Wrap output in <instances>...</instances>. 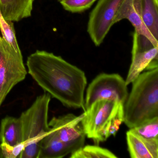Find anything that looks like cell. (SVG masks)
Listing matches in <instances>:
<instances>
[{
	"mask_svg": "<svg viewBox=\"0 0 158 158\" xmlns=\"http://www.w3.org/2000/svg\"><path fill=\"white\" fill-rule=\"evenodd\" d=\"M34 0H0V12L7 21L18 22L30 17Z\"/></svg>",
	"mask_w": 158,
	"mask_h": 158,
	"instance_id": "13",
	"label": "cell"
},
{
	"mask_svg": "<svg viewBox=\"0 0 158 158\" xmlns=\"http://www.w3.org/2000/svg\"><path fill=\"white\" fill-rule=\"evenodd\" d=\"M128 93L125 80L118 74L101 73L88 87L85 98L84 111L98 100H108L123 105Z\"/></svg>",
	"mask_w": 158,
	"mask_h": 158,
	"instance_id": "5",
	"label": "cell"
},
{
	"mask_svg": "<svg viewBox=\"0 0 158 158\" xmlns=\"http://www.w3.org/2000/svg\"><path fill=\"white\" fill-rule=\"evenodd\" d=\"M132 83L123 104V123L129 129L158 117V68L141 73Z\"/></svg>",
	"mask_w": 158,
	"mask_h": 158,
	"instance_id": "2",
	"label": "cell"
},
{
	"mask_svg": "<svg viewBox=\"0 0 158 158\" xmlns=\"http://www.w3.org/2000/svg\"><path fill=\"white\" fill-rule=\"evenodd\" d=\"M98 0H59L65 10L73 13H81L90 9Z\"/></svg>",
	"mask_w": 158,
	"mask_h": 158,
	"instance_id": "20",
	"label": "cell"
},
{
	"mask_svg": "<svg viewBox=\"0 0 158 158\" xmlns=\"http://www.w3.org/2000/svg\"><path fill=\"white\" fill-rule=\"evenodd\" d=\"M0 145L2 150L3 158H20L21 154L26 147L23 143L14 147H9L2 144Z\"/></svg>",
	"mask_w": 158,
	"mask_h": 158,
	"instance_id": "21",
	"label": "cell"
},
{
	"mask_svg": "<svg viewBox=\"0 0 158 158\" xmlns=\"http://www.w3.org/2000/svg\"><path fill=\"white\" fill-rule=\"evenodd\" d=\"M113 101L100 100L93 102L85 111L81 124L86 136L92 139L96 145L100 143L102 134L116 110L118 104Z\"/></svg>",
	"mask_w": 158,
	"mask_h": 158,
	"instance_id": "8",
	"label": "cell"
},
{
	"mask_svg": "<svg viewBox=\"0 0 158 158\" xmlns=\"http://www.w3.org/2000/svg\"><path fill=\"white\" fill-rule=\"evenodd\" d=\"M51 98L47 92L38 96L30 108L19 117L26 146L20 158H38L40 142L51 129L48 120Z\"/></svg>",
	"mask_w": 158,
	"mask_h": 158,
	"instance_id": "3",
	"label": "cell"
},
{
	"mask_svg": "<svg viewBox=\"0 0 158 158\" xmlns=\"http://www.w3.org/2000/svg\"><path fill=\"white\" fill-rule=\"evenodd\" d=\"M144 24L158 40V0H140Z\"/></svg>",
	"mask_w": 158,
	"mask_h": 158,
	"instance_id": "15",
	"label": "cell"
},
{
	"mask_svg": "<svg viewBox=\"0 0 158 158\" xmlns=\"http://www.w3.org/2000/svg\"><path fill=\"white\" fill-rule=\"evenodd\" d=\"M123 122V105L119 103L116 110L102 134L100 142L105 141L111 135H115Z\"/></svg>",
	"mask_w": 158,
	"mask_h": 158,
	"instance_id": "17",
	"label": "cell"
},
{
	"mask_svg": "<svg viewBox=\"0 0 158 158\" xmlns=\"http://www.w3.org/2000/svg\"><path fill=\"white\" fill-rule=\"evenodd\" d=\"M23 143V125L20 117L7 116L3 118L0 125V144L14 147Z\"/></svg>",
	"mask_w": 158,
	"mask_h": 158,
	"instance_id": "14",
	"label": "cell"
},
{
	"mask_svg": "<svg viewBox=\"0 0 158 158\" xmlns=\"http://www.w3.org/2000/svg\"><path fill=\"white\" fill-rule=\"evenodd\" d=\"M75 151L73 147L63 142L51 127L40 142L38 158H63Z\"/></svg>",
	"mask_w": 158,
	"mask_h": 158,
	"instance_id": "12",
	"label": "cell"
},
{
	"mask_svg": "<svg viewBox=\"0 0 158 158\" xmlns=\"http://www.w3.org/2000/svg\"><path fill=\"white\" fill-rule=\"evenodd\" d=\"M0 30L2 37L16 51L21 52L13 22L5 20L0 12Z\"/></svg>",
	"mask_w": 158,
	"mask_h": 158,
	"instance_id": "19",
	"label": "cell"
},
{
	"mask_svg": "<svg viewBox=\"0 0 158 158\" xmlns=\"http://www.w3.org/2000/svg\"><path fill=\"white\" fill-rule=\"evenodd\" d=\"M129 129L143 138L158 140V117L146 121Z\"/></svg>",
	"mask_w": 158,
	"mask_h": 158,
	"instance_id": "18",
	"label": "cell"
},
{
	"mask_svg": "<svg viewBox=\"0 0 158 158\" xmlns=\"http://www.w3.org/2000/svg\"><path fill=\"white\" fill-rule=\"evenodd\" d=\"M27 73L21 51H16L0 36V106Z\"/></svg>",
	"mask_w": 158,
	"mask_h": 158,
	"instance_id": "4",
	"label": "cell"
},
{
	"mask_svg": "<svg viewBox=\"0 0 158 158\" xmlns=\"http://www.w3.org/2000/svg\"><path fill=\"white\" fill-rule=\"evenodd\" d=\"M158 68V45L135 31L133 34L132 61L125 80L131 84L144 71Z\"/></svg>",
	"mask_w": 158,
	"mask_h": 158,
	"instance_id": "7",
	"label": "cell"
},
{
	"mask_svg": "<svg viewBox=\"0 0 158 158\" xmlns=\"http://www.w3.org/2000/svg\"><path fill=\"white\" fill-rule=\"evenodd\" d=\"M28 73L51 97L68 108L84 110L87 85L84 71L60 56L37 50L27 58Z\"/></svg>",
	"mask_w": 158,
	"mask_h": 158,
	"instance_id": "1",
	"label": "cell"
},
{
	"mask_svg": "<svg viewBox=\"0 0 158 158\" xmlns=\"http://www.w3.org/2000/svg\"><path fill=\"white\" fill-rule=\"evenodd\" d=\"M123 19L131 23L137 33L145 36L154 45H158V40L151 34L142 20L140 0L123 1L117 13L115 24Z\"/></svg>",
	"mask_w": 158,
	"mask_h": 158,
	"instance_id": "10",
	"label": "cell"
},
{
	"mask_svg": "<svg viewBox=\"0 0 158 158\" xmlns=\"http://www.w3.org/2000/svg\"><path fill=\"white\" fill-rule=\"evenodd\" d=\"M71 158H116L117 156L98 145H87L71 153Z\"/></svg>",
	"mask_w": 158,
	"mask_h": 158,
	"instance_id": "16",
	"label": "cell"
},
{
	"mask_svg": "<svg viewBox=\"0 0 158 158\" xmlns=\"http://www.w3.org/2000/svg\"><path fill=\"white\" fill-rule=\"evenodd\" d=\"M126 139L131 158H158V140L143 138L130 129L127 132Z\"/></svg>",
	"mask_w": 158,
	"mask_h": 158,
	"instance_id": "11",
	"label": "cell"
},
{
	"mask_svg": "<svg viewBox=\"0 0 158 158\" xmlns=\"http://www.w3.org/2000/svg\"><path fill=\"white\" fill-rule=\"evenodd\" d=\"M0 158H3V156H2V150L1 145H0Z\"/></svg>",
	"mask_w": 158,
	"mask_h": 158,
	"instance_id": "22",
	"label": "cell"
},
{
	"mask_svg": "<svg viewBox=\"0 0 158 158\" xmlns=\"http://www.w3.org/2000/svg\"><path fill=\"white\" fill-rule=\"evenodd\" d=\"M123 0H98L90 12L88 22L87 32L96 47L104 41L112 27Z\"/></svg>",
	"mask_w": 158,
	"mask_h": 158,
	"instance_id": "6",
	"label": "cell"
},
{
	"mask_svg": "<svg viewBox=\"0 0 158 158\" xmlns=\"http://www.w3.org/2000/svg\"><path fill=\"white\" fill-rule=\"evenodd\" d=\"M85 115L84 112L79 116L68 114L59 117H53L49 125L56 132L64 143L73 147L76 151L84 146L86 135L81 124Z\"/></svg>",
	"mask_w": 158,
	"mask_h": 158,
	"instance_id": "9",
	"label": "cell"
}]
</instances>
